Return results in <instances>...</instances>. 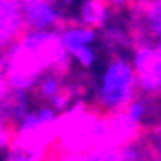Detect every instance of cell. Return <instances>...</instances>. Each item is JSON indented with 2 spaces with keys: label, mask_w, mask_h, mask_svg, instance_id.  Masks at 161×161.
<instances>
[{
  "label": "cell",
  "mask_w": 161,
  "mask_h": 161,
  "mask_svg": "<svg viewBox=\"0 0 161 161\" xmlns=\"http://www.w3.org/2000/svg\"><path fill=\"white\" fill-rule=\"evenodd\" d=\"M113 12L115 10L108 4V0H79L71 19L100 31L113 19Z\"/></svg>",
  "instance_id": "6"
},
{
  "label": "cell",
  "mask_w": 161,
  "mask_h": 161,
  "mask_svg": "<svg viewBox=\"0 0 161 161\" xmlns=\"http://www.w3.org/2000/svg\"><path fill=\"white\" fill-rule=\"evenodd\" d=\"M0 67L12 90L33 88L38 75L46 69H73L56 31L25 29L0 54Z\"/></svg>",
  "instance_id": "1"
},
{
  "label": "cell",
  "mask_w": 161,
  "mask_h": 161,
  "mask_svg": "<svg viewBox=\"0 0 161 161\" xmlns=\"http://www.w3.org/2000/svg\"><path fill=\"white\" fill-rule=\"evenodd\" d=\"M59 121L62 113H58L52 106L33 102L23 117L14 123V138L4 153V159H42L58 138Z\"/></svg>",
  "instance_id": "2"
},
{
  "label": "cell",
  "mask_w": 161,
  "mask_h": 161,
  "mask_svg": "<svg viewBox=\"0 0 161 161\" xmlns=\"http://www.w3.org/2000/svg\"><path fill=\"white\" fill-rule=\"evenodd\" d=\"M17 2L25 29L58 31L67 21V15L59 8L58 0H17Z\"/></svg>",
  "instance_id": "4"
},
{
  "label": "cell",
  "mask_w": 161,
  "mask_h": 161,
  "mask_svg": "<svg viewBox=\"0 0 161 161\" xmlns=\"http://www.w3.org/2000/svg\"><path fill=\"white\" fill-rule=\"evenodd\" d=\"M108 125H109V134L111 140L119 146L123 142H129V140H134L142 134V127L136 125L134 121L129 119V115L125 113V109H119L115 113L108 115Z\"/></svg>",
  "instance_id": "8"
},
{
  "label": "cell",
  "mask_w": 161,
  "mask_h": 161,
  "mask_svg": "<svg viewBox=\"0 0 161 161\" xmlns=\"http://www.w3.org/2000/svg\"><path fill=\"white\" fill-rule=\"evenodd\" d=\"M12 138H14V125L0 106V157H4L6 150L12 144Z\"/></svg>",
  "instance_id": "13"
},
{
  "label": "cell",
  "mask_w": 161,
  "mask_h": 161,
  "mask_svg": "<svg viewBox=\"0 0 161 161\" xmlns=\"http://www.w3.org/2000/svg\"><path fill=\"white\" fill-rule=\"evenodd\" d=\"M8 92H10L8 80H6V77H4V71H2V67H0V106H2V102H4V98L8 96Z\"/></svg>",
  "instance_id": "15"
},
{
  "label": "cell",
  "mask_w": 161,
  "mask_h": 161,
  "mask_svg": "<svg viewBox=\"0 0 161 161\" xmlns=\"http://www.w3.org/2000/svg\"><path fill=\"white\" fill-rule=\"evenodd\" d=\"M117 148H119V159H123V161H140V159L152 157V153H148V152H152L150 146H146L140 136L119 144Z\"/></svg>",
  "instance_id": "11"
},
{
  "label": "cell",
  "mask_w": 161,
  "mask_h": 161,
  "mask_svg": "<svg viewBox=\"0 0 161 161\" xmlns=\"http://www.w3.org/2000/svg\"><path fill=\"white\" fill-rule=\"evenodd\" d=\"M150 140H152V144H153V150L155 152H161V123L157 127H153Z\"/></svg>",
  "instance_id": "14"
},
{
  "label": "cell",
  "mask_w": 161,
  "mask_h": 161,
  "mask_svg": "<svg viewBox=\"0 0 161 161\" xmlns=\"http://www.w3.org/2000/svg\"><path fill=\"white\" fill-rule=\"evenodd\" d=\"M153 48H155V52H157V56H161V36L153 40Z\"/></svg>",
  "instance_id": "17"
},
{
  "label": "cell",
  "mask_w": 161,
  "mask_h": 161,
  "mask_svg": "<svg viewBox=\"0 0 161 161\" xmlns=\"http://www.w3.org/2000/svg\"><path fill=\"white\" fill-rule=\"evenodd\" d=\"M25 31L17 0H0V54Z\"/></svg>",
  "instance_id": "7"
},
{
  "label": "cell",
  "mask_w": 161,
  "mask_h": 161,
  "mask_svg": "<svg viewBox=\"0 0 161 161\" xmlns=\"http://www.w3.org/2000/svg\"><path fill=\"white\" fill-rule=\"evenodd\" d=\"M108 4L113 8V10H125L132 4V0H108Z\"/></svg>",
  "instance_id": "16"
},
{
  "label": "cell",
  "mask_w": 161,
  "mask_h": 161,
  "mask_svg": "<svg viewBox=\"0 0 161 161\" xmlns=\"http://www.w3.org/2000/svg\"><path fill=\"white\" fill-rule=\"evenodd\" d=\"M136 80H138V92L140 94H146L150 98L161 96V56H157L153 65L146 73L136 75Z\"/></svg>",
  "instance_id": "10"
},
{
  "label": "cell",
  "mask_w": 161,
  "mask_h": 161,
  "mask_svg": "<svg viewBox=\"0 0 161 161\" xmlns=\"http://www.w3.org/2000/svg\"><path fill=\"white\" fill-rule=\"evenodd\" d=\"M138 10L140 29L144 31V38H159L161 36V0H152L144 8Z\"/></svg>",
  "instance_id": "9"
},
{
  "label": "cell",
  "mask_w": 161,
  "mask_h": 161,
  "mask_svg": "<svg viewBox=\"0 0 161 161\" xmlns=\"http://www.w3.org/2000/svg\"><path fill=\"white\" fill-rule=\"evenodd\" d=\"M136 94H138V80H136V71L130 64V58L125 52L109 54L92 86L94 111L109 115L119 109H125Z\"/></svg>",
  "instance_id": "3"
},
{
  "label": "cell",
  "mask_w": 161,
  "mask_h": 161,
  "mask_svg": "<svg viewBox=\"0 0 161 161\" xmlns=\"http://www.w3.org/2000/svg\"><path fill=\"white\" fill-rule=\"evenodd\" d=\"M58 40L62 44L64 52L67 54V58L85 48V46H90V44H100V31L98 29H92L88 25H83V23H77L73 19L65 21L58 31Z\"/></svg>",
  "instance_id": "5"
},
{
  "label": "cell",
  "mask_w": 161,
  "mask_h": 161,
  "mask_svg": "<svg viewBox=\"0 0 161 161\" xmlns=\"http://www.w3.org/2000/svg\"><path fill=\"white\" fill-rule=\"evenodd\" d=\"M150 96H146V94H136L130 102L127 104V108H125V113L129 115V119L130 121H134L136 125H140L142 127L144 123H146V119H148V113H150Z\"/></svg>",
  "instance_id": "12"
}]
</instances>
